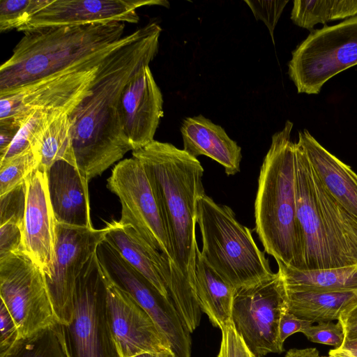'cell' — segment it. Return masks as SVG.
Here are the masks:
<instances>
[{
    "instance_id": "6da1fadb",
    "label": "cell",
    "mask_w": 357,
    "mask_h": 357,
    "mask_svg": "<svg viewBox=\"0 0 357 357\" xmlns=\"http://www.w3.org/2000/svg\"><path fill=\"white\" fill-rule=\"evenodd\" d=\"M161 31L154 22L133 31L100 63L91 93L69 115L76 166L89 181L132 151L121 121L120 98L156 56Z\"/></svg>"
},
{
    "instance_id": "7a4b0ae2",
    "label": "cell",
    "mask_w": 357,
    "mask_h": 357,
    "mask_svg": "<svg viewBox=\"0 0 357 357\" xmlns=\"http://www.w3.org/2000/svg\"><path fill=\"white\" fill-rule=\"evenodd\" d=\"M132 155L144 167L162 206L174 255L169 263L196 290V201L205 193L204 168L183 149L155 139Z\"/></svg>"
},
{
    "instance_id": "3957f363",
    "label": "cell",
    "mask_w": 357,
    "mask_h": 357,
    "mask_svg": "<svg viewBox=\"0 0 357 357\" xmlns=\"http://www.w3.org/2000/svg\"><path fill=\"white\" fill-rule=\"evenodd\" d=\"M125 24L50 26L24 32L0 67V91L36 81L110 53L128 41Z\"/></svg>"
},
{
    "instance_id": "277c9868",
    "label": "cell",
    "mask_w": 357,
    "mask_h": 357,
    "mask_svg": "<svg viewBox=\"0 0 357 357\" xmlns=\"http://www.w3.org/2000/svg\"><path fill=\"white\" fill-rule=\"evenodd\" d=\"M293 123L272 136L264 158L255 202V231L276 261L304 270V247L297 217Z\"/></svg>"
},
{
    "instance_id": "5b68a950",
    "label": "cell",
    "mask_w": 357,
    "mask_h": 357,
    "mask_svg": "<svg viewBox=\"0 0 357 357\" xmlns=\"http://www.w3.org/2000/svg\"><path fill=\"white\" fill-rule=\"evenodd\" d=\"M297 217L304 247V270L357 265V220L329 195L298 140Z\"/></svg>"
},
{
    "instance_id": "8992f818",
    "label": "cell",
    "mask_w": 357,
    "mask_h": 357,
    "mask_svg": "<svg viewBox=\"0 0 357 357\" xmlns=\"http://www.w3.org/2000/svg\"><path fill=\"white\" fill-rule=\"evenodd\" d=\"M196 220L202 236L201 255L236 289L274 273L252 231L237 220L231 208L204 193L196 201Z\"/></svg>"
},
{
    "instance_id": "52a82bcc",
    "label": "cell",
    "mask_w": 357,
    "mask_h": 357,
    "mask_svg": "<svg viewBox=\"0 0 357 357\" xmlns=\"http://www.w3.org/2000/svg\"><path fill=\"white\" fill-rule=\"evenodd\" d=\"M357 65V15L313 29L292 52L288 75L299 93L318 94L336 75Z\"/></svg>"
},
{
    "instance_id": "ba28073f",
    "label": "cell",
    "mask_w": 357,
    "mask_h": 357,
    "mask_svg": "<svg viewBox=\"0 0 357 357\" xmlns=\"http://www.w3.org/2000/svg\"><path fill=\"white\" fill-rule=\"evenodd\" d=\"M112 52L22 86L0 91V120H10L20 128L27 117L37 110L70 114L91 93L99 66Z\"/></svg>"
},
{
    "instance_id": "9c48e42d",
    "label": "cell",
    "mask_w": 357,
    "mask_h": 357,
    "mask_svg": "<svg viewBox=\"0 0 357 357\" xmlns=\"http://www.w3.org/2000/svg\"><path fill=\"white\" fill-rule=\"evenodd\" d=\"M63 328L70 357H121L108 321L106 276L96 253L77 279L73 319Z\"/></svg>"
},
{
    "instance_id": "30bf717a",
    "label": "cell",
    "mask_w": 357,
    "mask_h": 357,
    "mask_svg": "<svg viewBox=\"0 0 357 357\" xmlns=\"http://www.w3.org/2000/svg\"><path fill=\"white\" fill-rule=\"evenodd\" d=\"M107 188L119 199V222L130 225L153 248L173 262L169 231L158 197L139 161H119L107 180Z\"/></svg>"
},
{
    "instance_id": "8fae6325",
    "label": "cell",
    "mask_w": 357,
    "mask_h": 357,
    "mask_svg": "<svg viewBox=\"0 0 357 357\" xmlns=\"http://www.w3.org/2000/svg\"><path fill=\"white\" fill-rule=\"evenodd\" d=\"M287 310L286 291L279 271L255 284L236 290L231 323L257 357L284 351L279 337L282 314Z\"/></svg>"
},
{
    "instance_id": "7c38bea8",
    "label": "cell",
    "mask_w": 357,
    "mask_h": 357,
    "mask_svg": "<svg viewBox=\"0 0 357 357\" xmlns=\"http://www.w3.org/2000/svg\"><path fill=\"white\" fill-rule=\"evenodd\" d=\"M96 256L107 278L128 293L151 317L175 357H191L190 332L171 298L162 295L105 240Z\"/></svg>"
},
{
    "instance_id": "4fadbf2b",
    "label": "cell",
    "mask_w": 357,
    "mask_h": 357,
    "mask_svg": "<svg viewBox=\"0 0 357 357\" xmlns=\"http://www.w3.org/2000/svg\"><path fill=\"white\" fill-rule=\"evenodd\" d=\"M0 296L20 338L58 321L43 273L22 251L0 259Z\"/></svg>"
},
{
    "instance_id": "5bb4252c",
    "label": "cell",
    "mask_w": 357,
    "mask_h": 357,
    "mask_svg": "<svg viewBox=\"0 0 357 357\" xmlns=\"http://www.w3.org/2000/svg\"><path fill=\"white\" fill-rule=\"evenodd\" d=\"M107 230L106 226L95 229L57 222L54 263L45 280L56 318L63 325L73 319L77 279L105 240Z\"/></svg>"
},
{
    "instance_id": "9a60e30c",
    "label": "cell",
    "mask_w": 357,
    "mask_h": 357,
    "mask_svg": "<svg viewBox=\"0 0 357 357\" xmlns=\"http://www.w3.org/2000/svg\"><path fill=\"white\" fill-rule=\"evenodd\" d=\"M106 282L108 321L121 356L133 357L146 352H172L149 314L107 276Z\"/></svg>"
},
{
    "instance_id": "2e32d148",
    "label": "cell",
    "mask_w": 357,
    "mask_h": 357,
    "mask_svg": "<svg viewBox=\"0 0 357 357\" xmlns=\"http://www.w3.org/2000/svg\"><path fill=\"white\" fill-rule=\"evenodd\" d=\"M146 6L169 8V3L164 0H52L18 31L113 22L137 23V9Z\"/></svg>"
},
{
    "instance_id": "e0dca14e",
    "label": "cell",
    "mask_w": 357,
    "mask_h": 357,
    "mask_svg": "<svg viewBox=\"0 0 357 357\" xmlns=\"http://www.w3.org/2000/svg\"><path fill=\"white\" fill-rule=\"evenodd\" d=\"M22 251L47 276L52 268L57 222L50 200L46 172L37 167L26 178Z\"/></svg>"
},
{
    "instance_id": "ac0fdd59",
    "label": "cell",
    "mask_w": 357,
    "mask_h": 357,
    "mask_svg": "<svg viewBox=\"0 0 357 357\" xmlns=\"http://www.w3.org/2000/svg\"><path fill=\"white\" fill-rule=\"evenodd\" d=\"M119 105L123 132L132 151L153 142L163 116V98L149 66L126 85Z\"/></svg>"
},
{
    "instance_id": "d6986e66",
    "label": "cell",
    "mask_w": 357,
    "mask_h": 357,
    "mask_svg": "<svg viewBox=\"0 0 357 357\" xmlns=\"http://www.w3.org/2000/svg\"><path fill=\"white\" fill-rule=\"evenodd\" d=\"M51 205L58 223L93 227L89 194V181L78 168L57 161L47 171Z\"/></svg>"
},
{
    "instance_id": "ffe728a7",
    "label": "cell",
    "mask_w": 357,
    "mask_h": 357,
    "mask_svg": "<svg viewBox=\"0 0 357 357\" xmlns=\"http://www.w3.org/2000/svg\"><path fill=\"white\" fill-rule=\"evenodd\" d=\"M105 241L133 268L145 277L164 296L170 280L169 259L153 248L130 225L113 220L106 223Z\"/></svg>"
},
{
    "instance_id": "44dd1931",
    "label": "cell",
    "mask_w": 357,
    "mask_h": 357,
    "mask_svg": "<svg viewBox=\"0 0 357 357\" xmlns=\"http://www.w3.org/2000/svg\"><path fill=\"white\" fill-rule=\"evenodd\" d=\"M298 141L324 188L357 220V174L321 146L306 129L298 132Z\"/></svg>"
},
{
    "instance_id": "7402d4cb",
    "label": "cell",
    "mask_w": 357,
    "mask_h": 357,
    "mask_svg": "<svg viewBox=\"0 0 357 357\" xmlns=\"http://www.w3.org/2000/svg\"><path fill=\"white\" fill-rule=\"evenodd\" d=\"M183 150L197 158L209 157L220 164L227 175L240 171L241 148L219 125L202 115L185 118L181 127Z\"/></svg>"
},
{
    "instance_id": "603a6c76",
    "label": "cell",
    "mask_w": 357,
    "mask_h": 357,
    "mask_svg": "<svg viewBox=\"0 0 357 357\" xmlns=\"http://www.w3.org/2000/svg\"><path fill=\"white\" fill-rule=\"evenodd\" d=\"M196 293L201 310L213 326L222 329L231 322L236 289L205 261L197 249L195 267Z\"/></svg>"
},
{
    "instance_id": "cb8c5ba5",
    "label": "cell",
    "mask_w": 357,
    "mask_h": 357,
    "mask_svg": "<svg viewBox=\"0 0 357 357\" xmlns=\"http://www.w3.org/2000/svg\"><path fill=\"white\" fill-rule=\"evenodd\" d=\"M286 290L332 292L357 290V265L339 268L298 270L277 261Z\"/></svg>"
},
{
    "instance_id": "d4e9b609",
    "label": "cell",
    "mask_w": 357,
    "mask_h": 357,
    "mask_svg": "<svg viewBox=\"0 0 357 357\" xmlns=\"http://www.w3.org/2000/svg\"><path fill=\"white\" fill-rule=\"evenodd\" d=\"M286 291L287 310L312 323L338 321L357 303V290L332 292Z\"/></svg>"
},
{
    "instance_id": "484cf974",
    "label": "cell",
    "mask_w": 357,
    "mask_h": 357,
    "mask_svg": "<svg viewBox=\"0 0 357 357\" xmlns=\"http://www.w3.org/2000/svg\"><path fill=\"white\" fill-rule=\"evenodd\" d=\"M69 115L61 112L52 119L35 151L38 160V167L45 172L61 160L76 166Z\"/></svg>"
},
{
    "instance_id": "4316f807",
    "label": "cell",
    "mask_w": 357,
    "mask_h": 357,
    "mask_svg": "<svg viewBox=\"0 0 357 357\" xmlns=\"http://www.w3.org/2000/svg\"><path fill=\"white\" fill-rule=\"evenodd\" d=\"M0 357H70L63 325L56 321L19 338Z\"/></svg>"
},
{
    "instance_id": "83f0119b",
    "label": "cell",
    "mask_w": 357,
    "mask_h": 357,
    "mask_svg": "<svg viewBox=\"0 0 357 357\" xmlns=\"http://www.w3.org/2000/svg\"><path fill=\"white\" fill-rule=\"evenodd\" d=\"M293 3L291 20L310 31L318 24L357 15V0H295Z\"/></svg>"
},
{
    "instance_id": "f1b7e54d",
    "label": "cell",
    "mask_w": 357,
    "mask_h": 357,
    "mask_svg": "<svg viewBox=\"0 0 357 357\" xmlns=\"http://www.w3.org/2000/svg\"><path fill=\"white\" fill-rule=\"evenodd\" d=\"M61 112L41 110L32 112L21 125L8 150L0 156V162L29 151L35 153L47 126Z\"/></svg>"
},
{
    "instance_id": "f546056e",
    "label": "cell",
    "mask_w": 357,
    "mask_h": 357,
    "mask_svg": "<svg viewBox=\"0 0 357 357\" xmlns=\"http://www.w3.org/2000/svg\"><path fill=\"white\" fill-rule=\"evenodd\" d=\"M52 0L0 1V31H17Z\"/></svg>"
},
{
    "instance_id": "4dcf8cb0",
    "label": "cell",
    "mask_w": 357,
    "mask_h": 357,
    "mask_svg": "<svg viewBox=\"0 0 357 357\" xmlns=\"http://www.w3.org/2000/svg\"><path fill=\"white\" fill-rule=\"evenodd\" d=\"M38 167V160L33 151L0 162V196L24 183Z\"/></svg>"
},
{
    "instance_id": "1f68e13d",
    "label": "cell",
    "mask_w": 357,
    "mask_h": 357,
    "mask_svg": "<svg viewBox=\"0 0 357 357\" xmlns=\"http://www.w3.org/2000/svg\"><path fill=\"white\" fill-rule=\"evenodd\" d=\"M26 180L17 188L0 196V225L15 223L23 225L26 207Z\"/></svg>"
},
{
    "instance_id": "d6a6232c",
    "label": "cell",
    "mask_w": 357,
    "mask_h": 357,
    "mask_svg": "<svg viewBox=\"0 0 357 357\" xmlns=\"http://www.w3.org/2000/svg\"><path fill=\"white\" fill-rule=\"evenodd\" d=\"M311 342L333 346L337 348L342 345L344 334L340 321L319 322L306 328L302 333Z\"/></svg>"
},
{
    "instance_id": "836d02e7",
    "label": "cell",
    "mask_w": 357,
    "mask_h": 357,
    "mask_svg": "<svg viewBox=\"0 0 357 357\" xmlns=\"http://www.w3.org/2000/svg\"><path fill=\"white\" fill-rule=\"evenodd\" d=\"M250 8L255 17L261 20L268 27L273 41V31L288 0L244 1Z\"/></svg>"
},
{
    "instance_id": "e575fe53",
    "label": "cell",
    "mask_w": 357,
    "mask_h": 357,
    "mask_svg": "<svg viewBox=\"0 0 357 357\" xmlns=\"http://www.w3.org/2000/svg\"><path fill=\"white\" fill-rule=\"evenodd\" d=\"M222 340L217 357H257L248 349L231 322L222 329Z\"/></svg>"
},
{
    "instance_id": "d590c367",
    "label": "cell",
    "mask_w": 357,
    "mask_h": 357,
    "mask_svg": "<svg viewBox=\"0 0 357 357\" xmlns=\"http://www.w3.org/2000/svg\"><path fill=\"white\" fill-rule=\"evenodd\" d=\"M22 251V228L7 222L0 225V259ZM23 252V251H22Z\"/></svg>"
},
{
    "instance_id": "8d00e7d4",
    "label": "cell",
    "mask_w": 357,
    "mask_h": 357,
    "mask_svg": "<svg viewBox=\"0 0 357 357\" xmlns=\"http://www.w3.org/2000/svg\"><path fill=\"white\" fill-rule=\"evenodd\" d=\"M20 338L17 326L1 301L0 304V354L6 351Z\"/></svg>"
},
{
    "instance_id": "74e56055",
    "label": "cell",
    "mask_w": 357,
    "mask_h": 357,
    "mask_svg": "<svg viewBox=\"0 0 357 357\" xmlns=\"http://www.w3.org/2000/svg\"><path fill=\"white\" fill-rule=\"evenodd\" d=\"M312 324L310 321L296 317L288 310L285 311L281 317L279 326L280 342L284 344L287 337L296 333H303L306 328Z\"/></svg>"
},
{
    "instance_id": "f35d334b",
    "label": "cell",
    "mask_w": 357,
    "mask_h": 357,
    "mask_svg": "<svg viewBox=\"0 0 357 357\" xmlns=\"http://www.w3.org/2000/svg\"><path fill=\"white\" fill-rule=\"evenodd\" d=\"M20 127L10 120H0V156L8 150Z\"/></svg>"
},
{
    "instance_id": "ab89813d",
    "label": "cell",
    "mask_w": 357,
    "mask_h": 357,
    "mask_svg": "<svg viewBox=\"0 0 357 357\" xmlns=\"http://www.w3.org/2000/svg\"><path fill=\"white\" fill-rule=\"evenodd\" d=\"M338 321L342 326L344 337H357V303L343 312Z\"/></svg>"
},
{
    "instance_id": "60d3db41",
    "label": "cell",
    "mask_w": 357,
    "mask_h": 357,
    "mask_svg": "<svg viewBox=\"0 0 357 357\" xmlns=\"http://www.w3.org/2000/svg\"><path fill=\"white\" fill-rule=\"evenodd\" d=\"M328 355L333 357H357V337H344L342 345L330 349Z\"/></svg>"
},
{
    "instance_id": "b9f144b4",
    "label": "cell",
    "mask_w": 357,
    "mask_h": 357,
    "mask_svg": "<svg viewBox=\"0 0 357 357\" xmlns=\"http://www.w3.org/2000/svg\"><path fill=\"white\" fill-rule=\"evenodd\" d=\"M284 357H320L319 352L316 348L291 349Z\"/></svg>"
},
{
    "instance_id": "7bdbcfd3",
    "label": "cell",
    "mask_w": 357,
    "mask_h": 357,
    "mask_svg": "<svg viewBox=\"0 0 357 357\" xmlns=\"http://www.w3.org/2000/svg\"><path fill=\"white\" fill-rule=\"evenodd\" d=\"M133 357H175L174 354L169 352H146L139 354Z\"/></svg>"
},
{
    "instance_id": "ee69618b",
    "label": "cell",
    "mask_w": 357,
    "mask_h": 357,
    "mask_svg": "<svg viewBox=\"0 0 357 357\" xmlns=\"http://www.w3.org/2000/svg\"><path fill=\"white\" fill-rule=\"evenodd\" d=\"M320 357H333V356H329V355H328V356H320Z\"/></svg>"
}]
</instances>
